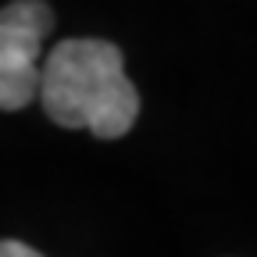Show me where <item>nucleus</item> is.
I'll return each instance as SVG.
<instances>
[{
    "instance_id": "1",
    "label": "nucleus",
    "mask_w": 257,
    "mask_h": 257,
    "mask_svg": "<svg viewBox=\"0 0 257 257\" xmlns=\"http://www.w3.org/2000/svg\"><path fill=\"white\" fill-rule=\"evenodd\" d=\"M36 100L61 128H89L96 140H121L140 118V93L125 57L107 40H64L40 61Z\"/></svg>"
},
{
    "instance_id": "2",
    "label": "nucleus",
    "mask_w": 257,
    "mask_h": 257,
    "mask_svg": "<svg viewBox=\"0 0 257 257\" xmlns=\"http://www.w3.org/2000/svg\"><path fill=\"white\" fill-rule=\"evenodd\" d=\"M50 29L54 8L47 0H11L0 8V111H22L36 100Z\"/></svg>"
},
{
    "instance_id": "3",
    "label": "nucleus",
    "mask_w": 257,
    "mask_h": 257,
    "mask_svg": "<svg viewBox=\"0 0 257 257\" xmlns=\"http://www.w3.org/2000/svg\"><path fill=\"white\" fill-rule=\"evenodd\" d=\"M0 257H43V253H36L32 246H25L18 239H0Z\"/></svg>"
}]
</instances>
